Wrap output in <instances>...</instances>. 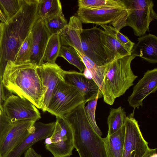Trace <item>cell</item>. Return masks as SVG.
I'll return each mask as SVG.
<instances>
[{"label":"cell","mask_w":157,"mask_h":157,"mask_svg":"<svg viewBox=\"0 0 157 157\" xmlns=\"http://www.w3.org/2000/svg\"><path fill=\"white\" fill-rule=\"evenodd\" d=\"M38 0H25L18 12L4 23L0 40V82L8 61L13 62L38 18Z\"/></svg>","instance_id":"cell-1"},{"label":"cell","mask_w":157,"mask_h":157,"mask_svg":"<svg viewBox=\"0 0 157 157\" xmlns=\"http://www.w3.org/2000/svg\"><path fill=\"white\" fill-rule=\"evenodd\" d=\"M36 67L31 62L8 61L3 73L2 84L11 94L28 100L42 110L45 91Z\"/></svg>","instance_id":"cell-2"},{"label":"cell","mask_w":157,"mask_h":157,"mask_svg":"<svg viewBox=\"0 0 157 157\" xmlns=\"http://www.w3.org/2000/svg\"><path fill=\"white\" fill-rule=\"evenodd\" d=\"M84 102L63 117L73 133L74 148L79 157H108L105 138L94 131L86 116Z\"/></svg>","instance_id":"cell-3"},{"label":"cell","mask_w":157,"mask_h":157,"mask_svg":"<svg viewBox=\"0 0 157 157\" xmlns=\"http://www.w3.org/2000/svg\"><path fill=\"white\" fill-rule=\"evenodd\" d=\"M135 57L127 56L110 63L101 90L104 101L107 104L112 105L117 98L133 85L138 76L133 73L131 63Z\"/></svg>","instance_id":"cell-4"},{"label":"cell","mask_w":157,"mask_h":157,"mask_svg":"<svg viewBox=\"0 0 157 157\" xmlns=\"http://www.w3.org/2000/svg\"><path fill=\"white\" fill-rule=\"evenodd\" d=\"M128 10L126 26L133 29L135 35L141 36L149 31L151 22L157 19L151 0H123Z\"/></svg>","instance_id":"cell-5"},{"label":"cell","mask_w":157,"mask_h":157,"mask_svg":"<svg viewBox=\"0 0 157 157\" xmlns=\"http://www.w3.org/2000/svg\"><path fill=\"white\" fill-rule=\"evenodd\" d=\"M84 102L77 89L63 79L59 81L54 89L46 111L56 117H63Z\"/></svg>","instance_id":"cell-6"},{"label":"cell","mask_w":157,"mask_h":157,"mask_svg":"<svg viewBox=\"0 0 157 157\" xmlns=\"http://www.w3.org/2000/svg\"><path fill=\"white\" fill-rule=\"evenodd\" d=\"M56 118L52 134L45 139V148L54 157H70L74 148L72 129L63 116Z\"/></svg>","instance_id":"cell-7"},{"label":"cell","mask_w":157,"mask_h":157,"mask_svg":"<svg viewBox=\"0 0 157 157\" xmlns=\"http://www.w3.org/2000/svg\"><path fill=\"white\" fill-rule=\"evenodd\" d=\"M104 31L95 27L83 29L81 34L82 48L84 55L101 66L111 62L102 38Z\"/></svg>","instance_id":"cell-8"},{"label":"cell","mask_w":157,"mask_h":157,"mask_svg":"<svg viewBox=\"0 0 157 157\" xmlns=\"http://www.w3.org/2000/svg\"><path fill=\"white\" fill-rule=\"evenodd\" d=\"M2 110L11 122L26 120L36 121L41 118L37 108L28 100L11 94L2 104Z\"/></svg>","instance_id":"cell-9"},{"label":"cell","mask_w":157,"mask_h":157,"mask_svg":"<svg viewBox=\"0 0 157 157\" xmlns=\"http://www.w3.org/2000/svg\"><path fill=\"white\" fill-rule=\"evenodd\" d=\"M124 125L125 134L122 157H142L150 149L144 138L133 113L127 117Z\"/></svg>","instance_id":"cell-10"},{"label":"cell","mask_w":157,"mask_h":157,"mask_svg":"<svg viewBox=\"0 0 157 157\" xmlns=\"http://www.w3.org/2000/svg\"><path fill=\"white\" fill-rule=\"evenodd\" d=\"M127 10L123 7L93 9L79 7L77 13L78 17L83 23L100 25L111 23L113 27L118 21L127 15Z\"/></svg>","instance_id":"cell-11"},{"label":"cell","mask_w":157,"mask_h":157,"mask_svg":"<svg viewBox=\"0 0 157 157\" xmlns=\"http://www.w3.org/2000/svg\"><path fill=\"white\" fill-rule=\"evenodd\" d=\"M36 121L26 120L12 122L11 127L0 143V157H7L32 132Z\"/></svg>","instance_id":"cell-12"},{"label":"cell","mask_w":157,"mask_h":157,"mask_svg":"<svg viewBox=\"0 0 157 157\" xmlns=\"http://www.w3.org/2000/svg\"><path fill=\"white\" fill-rule=\"evenodd\" d=\"M38 74L41 79L45 91L42 111H46L52 96L59 81L64 79L63 70L56 63L44 62L37 66Z\"/></svg>","instance_id":"cell-13"},{"label":"cell","mask_w":157,"mask_h":157,"mask_svg":"<svg viewBox=\"0 0 157 157\" xmlns=\"http://www.w3.org/2000/svg\"><path fill=\"white\" fill-rule=\"evenodd\" d=\"M63 76L66 82L75 86L82 96L85 102L102 97L98 86L91 78L83 73L75 71L63 70Z\"/></svg>","instance_id":"cell-14"},{"label":"cell","mask_w":157,"mask_h":157,"mask_svg":"<svg viewBox=\"0 0 157 157\" xmlns=\"http://www.w3.org/2000/svg\"><path fill=\"white\" fill-rule=\"evenodd\" d=\"M132 92L128 98L130 105L134 109L143 105L144 99L157 90V69L147 70L134 87Z\"/></svg>","instance_id":"cell-15"},{"label":"cell","mask_w":157,"mask_h":157,"mask_svg":"<svg viewBox=\"0 0 157 157\" xmlns=\"http://www.w3.org/2000/svg\"><path fill=\"white\" fill-rule=\"evenodd\" d=\"M32 45L30 62L37 66L43 63L44 55L52 35L46 28L44 20L38 17L32 29Z\"/></svg>","instance_id":"cell-16"},{"label":"cell","mask_w":157,"mask_h":157,"mask_svg":"<svg viewBox=\"0 0 157 157\" xmlns=\"http://www.w3.org/2000/svg\"><path fill=\"white\" fill-rule=\"evenodd\" d=\"M56 121L45 123L36 121L34 130L7 157H20L23 154L38 141L45 139L52 134Z\"/></svg>","instance_id":"cell-17"},{"label":"cell","mask_w":157,"mask_h":157,"mask_svg":"<svg viewBox=\"0 0 157 157\" xmlns=\"http://www.w3.org/2000/svg\"><path fill=\"white\" fill-rule=\"evenodd\" d=\"M82 23L78 17L73 16L59 34L62 45L72 47L84 55L81 44V34L83 30Z\"/></svg>","instance_id":"cell-18"},{"label":"cell","mask_w":157,"mask_h":157,"mask_svg":"<svg viewBox=\"0 0 157 157\" xmlns=\"http://www.w3.org/2000/svg\"><path fill=\"white\" fill-rule=\"evenodd\" d=\"M131 55L140 57L149 63H157V37L149 34L140 36L134 46Z\"/></svg>","instance_id":"cell-19"},{"label":"cell","mask_w":157,"mask_h":157,"mask_svg":"<svg viewBox=\"0 0 157 157\" xmlns=\"http://www.w3.org/2000/svg\"><path fill=\"white\" fill-rule=\"evenodd\" d=\"M125 134L124 125L117 132L105 138L108 157H122Z\"/></svg>","instance_id":"cell-20"},{"label":"cell","mask_w":157,"mask_h":157,"mask_svg":"<svg viewBox=\"0 0 157 157\" xmlns=\"http://www.w3.org/2000/svg\"><path fill=\"white\" fill-rule=\"evenodd\" d=\"M102 38L111 62L126 56L131 55V53L115 37L104 31Z\"/></svg>","instance_id":"cell-21"},{"label":"cell","mask_w":157,"mask_h":157,"mask_svg":"<svg viewBox=\"0 0 157 157\" xmlns=\"http://www.w3.org/2000/svg\"><path fill=\"white\" fill-rule=\"evenodd\" d=\"M76 51L81 59L85 67L90 73L91 78L98 86L101 91L103 80L110 63L104 66H99L85 55Z\"/></svg>","instance_id":"cell-22"},{"label":"cell","mask_w":157,"mask_h":157,"mask_svg":"<svg viewBox=\"0 0 157 157\" xmlns=\"http://www.w3.org/2000/svg\"><path fill=\"white\" fill-rule=\"evenodd\" d=\"M38 17L43 20L57 15L62 12L59 0H38Z\"/></svg>","instance_id":"cell-23"},{"label":"cell","mask_w":157,"mask_h":157,"mask_svg":"<svg viewBox=\"0 0 157 157\" xmlns=\"http://www.w3.org/2000/svg\"><path fill=\"white\" fill-rule=\"evenodd\" d=\"M127 116L124 109L121 106L111 108L107 118L109 136L117 132L124 125Z\"/></svg>","instance_id":"cell-24"},{"label":"cell","mask_w":157,"mask_h":157,"mask_svg":"<svg viewBox=\"0 0 157 157\" xmlns=\"http://www.w3.org/2000/svg\"><path fill=\"white\" fill-rule=\"evenodd\" d=\"M61 46L59 34L52 35L45 49L44 56V62L50 63H56Z\"/></svg>","instance_id":"cell-25"},{"label":"cell","mask_w":157,"mask_h":157,"mask_svg":"<svg viewBox=\"0 0 157 157\" xmlns=\"http://www.w3.org/2000/svg\"><path fill=\"white\" fill-rule=\"evenodd\" d=\"M78 5L79 7L93 9L126 8L123 0H79L78 1Z\"/></svg>","instance_id":"cell-26"},{"label":"cell","mask_w":157,"mask_h":157,"mask_svg":"<svg viewBox=\"0 0 157 157\" xmlns=\"http://www.w3.org/2000/svg\"><path fill=\"white\" fill-rule=\"evenodd\" d=\"M59 56L63 58L70 63L76 67L80 72L84 71L85 68V65L76 50L72 47L62 45Z\"/></svg>","instance_id":"cell-27"},{"label":"cell","mask_w":157,"mask_h":157,"mask_svg":"<svg viewBox=\"0 0 157 157\" xmlns=\"http://www.w3.org/2000/svg\"><path fill=\"white\" fill-rule=\"evenodd\" d=\"M32 37L31 31L21 46L16 55L14 62L16 63L30 62L32 51Z\"/></svg>","instance_id":"cell-28"},{"label":"cell","mask_w":157,"mask_h":157,"mask_svg":"<svg viewBox=\"0 0 157 157\" xmlns=\"http://www.w3.org/2000/svg\"><path fill=\"white\" fill-rule=\"evenodd\" d=\"M43 20L46 28L51 35L59 33L67 24L63 12Z\"/></svg>","instance_id":"cell-29"},{"label":"cell","mask_w":157,"mask_h":157,"mask_svg":"<svg viewBox=\"0 0 157 157\" xmlns=\"http://www.w3.org/2000/svg\"><path fill=\"white\" fill-rule=\"evenodd\" d=\"M25 0H0V7L8 21L19 10Z\"/></svg>","instance_id":"cell-30"},{"label":"cell","mask_w":157,"mask_h":157,"mask_svg":"<svg viewBox=\"0 0 157 157\" xmlns=\"http://www.w3.org/2000/svg\"><path fill=\"white\" fill-rule=\"evenodd\" d=\"M100 25L105 31L113 36L131 53L132 50L135 44L131 41L127 36L120 32L116 31L111 25Z\"/></svg>","instance_id":"cell-31"},{"label":"cell","mask_w":157,"mask_h":157,"mask_svg":"<svg viewBox=\"0 0 157 157\" xmlns=\"http://www.w3.org/2000/svg\"><path fill=\"white\" fill-rule=\"evenodd\" d=\"M99 98L98 96L94 100L88 102L87 105L84 107L85 113L87 119L95 132L100 136L102 133L97 125L95 119V113L97 101Z\"/></svg>","instance_id":"cell-32"},{"label":"cell","mask_w":157,"mask_h":157,"mask_svg":"<svg viewBox=\"0 0 157 157\" xmlns=\"http://www.w3.org/2000/svg\"><path fill=\"white\" fill-rule=\"evenodd\" d=\"M12 125V123L7 118L0 108V143L8 132Z\"/></svg>","instance_id":"cell-33"},{"label":"cell","mask_w":157,"mask_h":157,"mask_svg":"<svg viewBox=\"0 0 157 157\" xmlns=\"http://www.w3.org/2000/svg\"><path fill=\"white\" fill-rule=\"evenodd\" d=\"M24 153L23 157H42L32 147L27 149Z\"/></svg>","instance_id":"cell-34"},{"label":"cell","mask_w":157,"mask_h":157,"mask_svg":"<svg viewBox=\"0 0 157 157\" xmlns=\"http://www.w3.org/2000/svg\"><path fill=\"white\" fill-rule=\"evenodd\" d=\"M156 151V148L151 149L150 148L142 157H150L151 155Z\"/></svg>","instance_id":"cell-35"},{"label":"cell","mask_w":157,"mask_h":157,"mask_svg":"<svg viewBox=\"0 0 157 157\" xmlns=\"http://www.w3.org/2000/svg\"><path fill=\"white\" fill-rule=\"evenodd\" d=\"M0 21L4 24H6L7 21L3 12L0 9Z\"/></svg>","instance_id":"cell-36"},{"label":"cell","mask_w":157,"mask_h":157,"mask_svg":"<svg viewBox=\"0 0 157 157\" xmlns=\"http://www.w3.org/2000/svg\"><path fill=\"white\" fill-rule=\"evenodd\" d=\"M4 25V23L2 22H0V40L1 38L2 31L3 29Z\"/></svg>","instance_id":"cell-37"},{"label":"cell","mask_w":157,"mask_h":157,"mask_svg":"<svg viewBox=\"0 0 157 157\" xmlns=\"http://www.w3.org/2000/svg\"><path fill=\"white\" fill-rule=\"evenodd\" d=\"M150 157H157L156 151L153 154L151 155Z\"/></svg>","instance_id":"cell-38"},{"label":"cell","mask_w":157,"mask_h":157,"mask_svg":"<svg viewBox=\"0 0 157 157\" xmlns=\"http://www.w3.org/2000/svg\"><path fill=\"white\" fill-rule=\"evenodd\" d=\"M124 18H125V17H124ZM120 22V21H119V22ZM115 25H116V24H115Z\"/></svg>","instance_id":"cell-39"}]
</instances>
